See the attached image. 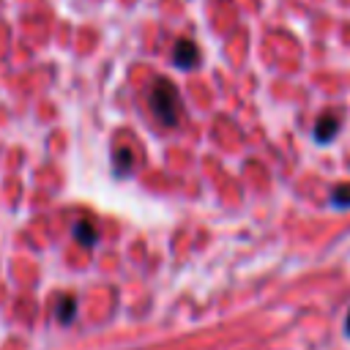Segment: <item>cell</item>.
<instances>
[{
  "instance_id": "cell-1",
  "label": "cell",
  "mask_w": 350,
  "mask_h": 350,
  "mask_svg": "<svg viewBox=\"0 0 350 350\" xmlns=\"http://www.w3.org/2000/svg\"><path fill=\"white\" fill-rule=\"evenodd\" d=\"M148 107H150L153 118L161 126H175L180 120V98H178V90L164 77L150 85V90H148Z\"/></svg>"
},
{
  "instance_id": "cell-2",
  "label": "cell",
  "mask_w": 350,
  "mask_h": 350,
  "mask_svg": "<svg viewBox=\"0 0 350 350\" xmlns=\"http://www.w3.org/2000/svg\"><path fill=\"white\" fill-rule=\"evenodd\" d=\"M172 63H175L178 68H183V71L194 68V66L200 63V49H197V44L189 41V38L175 41V46H172Z\"/></svg>"
},
{
  "instance_id": "cell-3",
  "label": "cell",
  "mask_w": 350,
  "mask_h": 350,
  "mask_svg": "<svg viewBox=\"0 0 350 350\" xmlns=\"http://www.w3.org/2000/svg\"><path fill=\"white\" fill-rule=\"evenodd\" d=\"M339 131V118L336 115H331V112H325L320 120H317V126H314V137H317V142H331V137Z\"/></svg>"
},
{
  "instance_id": "cell-4",
  "label": "cell",
  "mask_w": 350,
  "mask_h": 350,
  "mask_svg": "<svg viewBox=\"0 0 350 350\" xmlns=\"http://www.w3.org/2000/svg\"><path fill=\"white\" fill-rule=\"evenodd\" d=\"M74 238L82 243V246H96L98 243V230H96V224L93 221H77L74 224Z\"/></svg>"
},
{
  "instance_id": "cell-5",
  "label": "cell",
  "mask_w": 350,
  "mask_h": 350,
  "mask_svg": "<svg viewBox=\"0 0 350 350\" xmlns=\"http://www.w3.org/2000/svg\"><path fill=\"white\" fill-rule=\"evenodd\" d=\"M57 320L60 323H71L74 320V314H77V298H71V295H66V298H60V304H57Z\"/></svg>"
},
{
  "instance_id": "cell-6",
  "label": "cell",
  "mask_w": 350,
  "mask_h": 350,
  "mask_svg": "<svg viewBox=\"0 0 350 350\" xmlns=\"http://www.w3.org/2000/svg\"><path fill=\"white\" fill-rule=\"evenodd\" d=\"M115 172H118L120 178L131 172V150H126V148L115 150Z\"/></svg>"
},
{
  "instance_id": "cell-7",
  "label": "cell",
  "mask_w": 350,
  "mask_h": 350,
  "mask_svg": "<svg viewBox=\"0 0 350 350\" xmlns=\"http://www.w3.org/2000/svg\"><path fill=\"white\" fill-rule=\"evenodd\" d=\"M331 202H334V205H339V208H347V205H350V183H345V186L334 189Z\"/></svg>"
},
{
  "instance_id": "cell-8",
  "label": "cell",
  "mask_w": 350,
  "mask_h": 350,
  "mask_svg": "<svg viewBox=\"0 0 350 350\" xmlns=\"http://www.w3.org/2000/svg\"><path fill=\"white\" fill-rule=\"evenodd\" d=\"M347 334H350V312H347Z\"/></svg>"
}]
</instances>
